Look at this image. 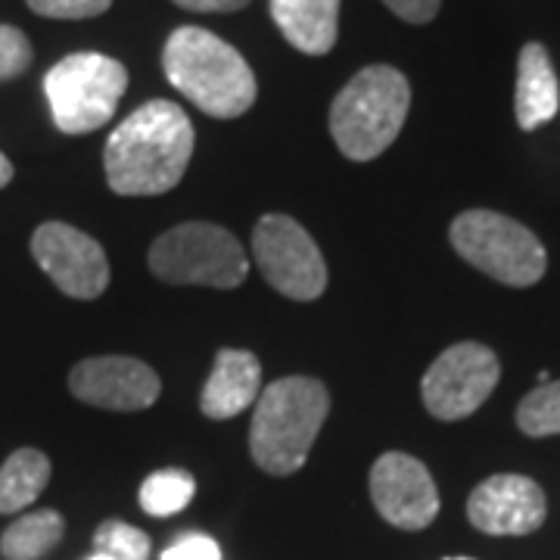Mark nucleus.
I'll use <instances>...</instances> for the list:
<instances>
[{
    "instance_id": "nucleus-1",
    "label": "nucleus",
    "mask_w": 560,
    "mask_h": 560,
    "mask_svg": "<svg viewBox=\"0 0 560 560\" xmlns=\"http://www.w3.org/2000/svg\"><path fill=\"white\" fill-rule=\"evenodd\" d=\"M194 156V125L178 103L150 101L106 140V184L119 197H160L178 187Z\"/></svg>"
},
{
    "instance_id": "nucleus-2",
    "label": "nucleus",
    "mask_w": 560,
    "mask_h": 560,
    "mask_svg": "<svg viewBox=\"0 0 560 560\" xmlns=\"http://www.w3.org/2000/svg\"><path fill=\"white\" fill-rule=\"evenodd\" d=\"M162 69L180 94L212 119H237L256 103V75L241 50L197 25L168 35Z\"/></svg>"
},
{
    "instance_id": "nucleus-3",
    "label": "nucleus",
    "mask_w": 560,
    "mask_h": 560,
    "mask_svg": "<svg viewBox=\"0 0 560 560\" xmlns=\"http://www.w3.org/2000/svg\"><path fill=\"white\" fill-rule=\"evenodd\" d=\"M330 415V393L315 377H280L256 401L249 452L275 477L296 474Z\"/></svg>"
},
{
    "instance_id": "nucleus-4",
    "label": "nucleus",
    "mask_w": 560,
    "mask_h": 560,
    "mask_svg": "<svg viewBox=\"0 0 560 560\" xmlns=\"http://www.w3.org/2000/svg\"><path fill=\"white\" fill-rule=\"evenodd\" d=\"M411 109V84L393 66H368L330 103V135L346 160L386 153Z\"/></svg>"
},
{
    "instance_id": "nucleus-5",
    "label": "nucleus",
    "mask_w": 560,
    "mask_h": 560,
    "mask_svg": "<svg viewBox=\"0 0 560 560\" xmlns=\"http://www.w3.org/2000/svg\"><path fill=\"white\" fill-rule=\"evenodd\" d=\"M128 69L106 54H69L44 75V94L62 135H91L116 116Z\"/></svg>"
},
{
    "instance_id": "nucleus-6",
    "label": "nucleus",
    "mask_w": 560,
    "mask_h": 560,
    "mask_svg": "<svg viewBox=\"0 0 560 560\" xmlns=\"http://www.w3.org/2000/svg\"><path fill=\"white\" fill-rule=\"evenodd\" d=\"M150 271L175 287L234 290L249 275V259L231 231L209 221H187L150 246Z\"/></svg>"
},
{
    "instance_id": "nucleus-7",
    "label": "nucleus",
    "mask_w": 560,
    "mask_h": 560,
    "mask_svg": "<svg viewBox=\"0 0 560 560\" xmlns=\"http://www.w3.org/2000/svg\"><path fill=\"white\" fill-rule=\"evenodd\" d=\"M452 246L460 259L480 268L508 287H533L545 278L548 256L539 237L523 228L521 221L508 219L489 209H470L452 221Z\"/></svg>"
},
{
    "instance_id": "nucleus-8",
    "label": "nucleus",
    "mask_w": 560,
    "mask_h": 560,
    "mask_svg": "<svg viewBox=\"0 0 560 560\" xmlns=\"http://www.w3.org/2000/svg\"><path fill=\"white\" fill-rule=\"evenodd\" d=\"M253 259L287 300L312 302L327 290V261L318 243L290 215H265L253 231Z\"/></svg>"
},
{
    "instance_id": "nucleus-9",
    "label": "nucleus",
    "mask_w": 560,
    "mask_h": 560,
    "mask_svg": "<svg viewBox=\"0 0 560 560\" xmlns=\"http://www.w3.org/2000/svg\"><path fill=\"white\" fill-rule=\"evenodd\" d=\"M499 355L482 342H455L433 361L420 383L427 411L436 420L470 418L495 393Z\"/></svg>"
},
{
    "instance_id": "nucleus-10",
    "label": "nucleus",
    "mask_w": 560,
    "mask_h": 560,
    "mask_svg": "<svg viewBox=\"0 0 560 560\" xmlns=\"http://www.w3.org/2000/svg\"><path fill=\"white\" fill-rule=\"evenodd\" d=\"M32 256L40 271L72 300H97L109 287L103 246L66 221H47L32 234Z\"/></svg>"
},
{
    "instance_id": "nucleus-11",
    "label": "nucleus",
    "mask_w": 560,
    "mask_h": 560,
    "mask_svg": "<svg viewBox=\"0 0 560 560\" xmlns=\"http://www.w3.org/2000/svg\"><path fill=\"white\" fill-rule=\"evenodd\" d=\"M371 499L383 521L418 533L440 514V489L423 460L405 452H386L371 467Z\"/></svg>"
},
{
    "instance_id": "nucleus-12",
    "label": "nucleus",
    "mask_w": 560,
    "mask_h": 560,
    "mask_svg": "<svg viewBox=\"0 0 560 560\" xmlns=\"http://www.w3.org/2000/svg\"><path fill=\"white\" fill-rule=\"evenodd\" d=\"M72 396L84 405L106 411H143L160 399V374L138 359L125 355H101L84 359L69 374Z\"/></svg>"
},
{
    "instance_id": "nucleus-13",
    "label": "nucleus",
    "mask_w": 560,
    "mask_h": 560,
    "mask_svg": "<svg viewBox=\"0 0 560 560\" xmlns=\"http://www.w3.org/2000/svg\"><path fill=\"white\" fill-rule=\"evenodd\" d=\"M548 517V501L536 480L523 474H495L467 499V521L486 536H529Z\"/></svg>"
},
{
    "instance_id": "nucleus-14",
    "label": "nucleus",
    "mask_w": 560,
    "mask_h": 560,
    "mask_svg": "<svg viewBox=\"0 0 560 560\" xmlns=\"http://www.w3.org/2000/svg\"><path fill=\"white\" fill-rule=\"evenodd\" d=\"M261 364L246 349H221L215 368L202 386L200 411L209 420L237 418L259 399Z\"/></svg>"
},
{
    "instance_id": "nucleus-15",
    "label": "nucleus",
    "mask_w": 560,
    "mask_h": 560,
    "mask_svg": "<svg viewBox=\"0 0 560 560\" xmlns=\"http://www.w3.org/2000/svg\"><path fill=\"white\" fill-rule=\"evenodd\" d=\"M560 109V84L548 50L539 40H529L517 60V91H514V113L523 131H536L551 121Z\"/></svg>"
},
{
    "instance_id": "nucleus-16",
    "label": "nucleus",
    "mask_w": 560,
    "mask_h": 560,
    "mask_svg": "<svg viewBox=\"0 0 560 560\" xmlns=\"http://www.w3.org/2000/svg\"><path fill=\"white\" fill-rule=\"evenodd\" d=\"M271 20L296 50L324 57L340 35V0H271Z\"/></svg>"
},
{
    "instance_id": "nucleus-17",
    "label": "nucleus",
    "mask_w": 560,
    "mask_h": 560,
    "mask_svg": "<svg viewBox=\"0 0 560 560\" xmlns=\"http://www.w3.org/2000/svg\"><path fill=\"white\" fill-rule=\"evenodd\" d=\"M50 482V458L38 448H20L0 467V514H16Z\"/></svg>"
},
{
    "instance_id": "nucleus-18",
    "label": "nucleus",
    "mask_w": 560,
    "mask_h": 560,
    "mask_svg": "<svg viewBox=\"0 0 560 560\" xmlns=\"http://www.w3.org/2000/svg\"><path fill=\"white\" fill-rule=\"evenodd\" d=\"M66 533L62 514L44 508L35 514H25L20 521H13L3 536H0V555L7 560H38L50 548H57Z\"/></svg>"
},
{
    "instance_id": "nucleus-19",
    "label": "nucleus",
    "mask_w": 560,
    "mask_h": 560,
    "mask_svg": "<svg viewBox=\"0 0 560 560\" xmlns=\"http://www.w3.org/2000/svg\"><path fill=\"white\" fill-rule=\"evenodd\" d=\"M197 492V482L187 470H156L150 474L143 486H140V508L150 514V517H172L184 511Z\"/></svg>"
},
{
    "instance_id": "nucleus-20",
    "label": "nucleus",
    "mask_w": 560,
    "mask_h": 560,
    "mask_svg": "<svg viewBox=\"0 0 560 560\" xmlns=\"http://www.w3.org/2000/svg\"><path fill=\"white\" fill-rule=\"evenodd\" d=\"M517 427L526 436H558L560 433V381L541 383L529 396H523L517 408Z\"/></svg>"
},
{
    "instance_id": "nucleus-21",
    "label": "nucleus",
    "mask_w": 560,
    "mask_h": 560,
    "mask_svg": "<svg viewBox=\"0 0 560 560\" xmlns=\"http://www.w3.org/2000/svg\"><path fill=\"white\" fill-rule=\"evenodd\" d=\"M94 545L116 560H150V536L121 521H103L94 533Z\"/></svg>"
},
{
    "instance_id": "nucleus-22",
    "label": "nucleus",
    "mask_w": 560,
    "mask_h": 560,
    "mask_svg": "<svg viewBox=\"0 0 560 560\" xmlns=\"http://www.w3.org/2000/svg\"><path fill=\"white\" fill-rule=\"evenodd\" d=\"M32 60H35V50H32L28 35L16 25H0V81L20 79Z\"/></svg>"
},
{
    "instance_id": "nucleus-23",
    "label": "nucleus",
    "mask_w": 560,
    "mask_h": 560,
    "mask_svg": "<svg viewBox=\"0 0 560 560\" xmlns=\"http://www.w3.org/2000/svg\"><path fill=\"white\" fill-rule=\"evenodd\" d=\"M32 13L47 20H94L103 16L113 0H25Z\"/></svg>"
},
{
    "instance_id": "nucleus-24",
    "label": "nucleus",
    "mask_w": 560,
    "mask_h": 560,
    "mask_svg": "<svg viewBox=\"0 0 560 560\" xmlns=\"http://www.w3.org/2000/svg\"><path fill=\"white\" fill-rule=\"evenodd\" d=\"M162 560H221L219 541L209 536H187L162 551Z\"/></svg>"
},
{
    "instance_id": "nucleus-25",
    "label": "nucleus",
    "mask_w": 560,
    "mask_h": 560,
    "mask_svg": "<svg viewBox=\"0 0 560 560\" xmlns=\"http://www.w3.org/2000/svg\"><path fill=\"white\" fill-rule=\"evenodd\" d=\"M399 20L411 22V25H423V22L436 20L442 0H383Z\"/></svg>"
},
{
    "instance_id": "nucleus-26",
    "label": "nucleus",
    "mask_w": 560,
    "mask_h": 560,
    "mask_svg": "<svg viewBox=\"0 0 560 560\" xmlns=\"http://www.w3.org/2000/svg\"><path fill=\"white\" fill-rule=\"evenodd\" d=\"M190 13H237L243 7H249V0H172Z\"/></svg>"
},
{
    "instance_id": "nucleus-27",
    "label": "nucleus",
    "mask_w": 560,
    "mask_h": 560,
    "mask_svg": "<svg viewBox=\"0 0 560 560\" xmlns=\"http://www.w3.org/2000/svg\"><path fill=\"white\" fill-rule=\"evenodd\" d=\"M10 180H13V162L0 153V187H7Z\"/></svg>"
},
{
    "instance_id": "nucleus-28",
    "label": "nucleus",
    "mask_w": 560,
    "mask_h": 560,
    "mask_svg": "<svg viewBox=\"0 0 560 560\" xmlns=\"http://www.w3.org/2000/svg\"><path fill=\"white\" fill-rule=\"evenodd\" d=\"M88 560H116V558H109V555H103V551H97L94 558H88Z\"/></svg>"
},
{
    "instance_id": "nucleus-29",
    "label": "nucleus",
    "mask_w": 560,
    "mask_h": 560,
    "mask_svg": "<svg viewBox=\"0 0 560 560\" xmlns=\"http://www.w3.org/2000/svg\"><path fill=\"white\" fill-rule=\"evenodd\" d=\"M445 560H474V558H445Z\"/></svg>"
}]
</instances>
